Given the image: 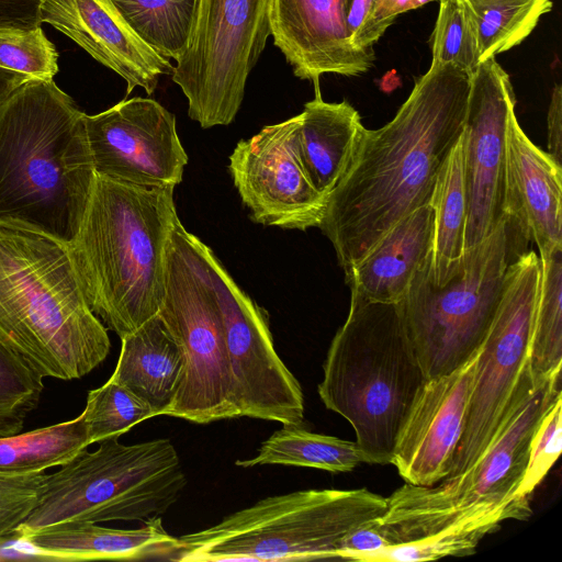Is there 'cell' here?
<instances>
[{"label":"cell","mask_w":562,"mask_h":562,"mask_svg":"<svg viewBox=\"0 0 562 562\" xmlns=\"http://www.w3.org/2000/svg\"><path fill=\"white\" fill-rule=\"evenodd\" d=\"M471 77L432 60L395 116L378 130L364 128L318 225L345 272L401 220L430 204L437 178L463 133Z\"/></svg>","instance_id":"cell-1"},{"label":"cell","mask_w":562,"mask_h":562,"mask_svg":"<svg viewBox=\"0 0 562 562\" xmlns=\"http://www.w3.org/2000/svg\"><path fill=\"white\" fill-rule=\"evenodd\" d=\"M85 115L54 80H26L0 104L1 222L75 239L97 177Z\"/></svg>","instance_id":"cell-2"},{"label":"cell","mask_w":562,"mask_h":562,"mask_svg":"<svg viewBox=\"0 0 562 562\" xmlns=\"http://www.w3.org/2000/svg\"><path fill=\"white\" fill-rule=\"evenodd\" d=\"M0 342L43 378L78 380L111 348L90 308L69 244L0 221Z\"/></svg>","instance_id":"cell-3"},{"label":"cell","mask_w":562,"mask_h":562,"mask_svg":"<svg viewBox=\"0 0 562 562\" xmlns=\"http://www.w3.org/2000/svg\"><path fill=\"white\" fill-rule=\"evenodd\" d=\"M175 188H143L101 176L69 244L92 312L120 338L158 314L166 254L179 218Z\"/></svg>","instance_id":"cell-4"},{"label":"cell","mask_w":562,"mask_h":562,"mask_svg":"<svg viewBox=\"0 0 562 562\" xmlns=\"http://www.w3.org/2000/svg\"><path fill=\"white\" fill-rule=\"evenodd\" d=\"M350 292L348 315L330 342L317 392L326 408L351 425L372 464H391L401 427L428 379L400 303Z\"/></svg>","instance_id":"cell-5"},{"label":"cell","mask_w":562,"mask_h":562,"mask_svg":"<svg viewBox=\"0 0 562 562\" xmlns=\"http://www.w3.org/2000/svg\"><path fill=\"white\" fill-rule=\"evenodd\" d=\"M562 398L561 376L532 383L520 395L485 453L467 471L439 484L404 483L386 497L376 522L391 544L422 539L465 525L501 528L527 520L530 498L518 495L532 435L548 409Z\"/></svg>","instance_id":"cell-6"},{"label":"cell","mask_w":562,"mask_h":562,"mask_svg":"<svg viewBox=\"0 0 562 562\" xmlns=\"http://www.w3.org/2000/svg\"><path fill=\"white\" fill-rule=\"evenodd\" d=\"M521 221L506 211L494 231L465 249L443 283L431 277V256L417 269L400 303L407 336L427 379L448 374L480 350L496 314L509 266L531 249Z\"/></svg>","instance_id":"cell-7"},{"label":"cell","mask_w":562,"mask_h":562,"mask_svg":"<svg viewBox=\"0 0 562 562\" xmlns=\"http://www.w3.org/2000/svg\"><path fill=\"white\" fill-rule=\"evenodd\" d=\"M99 443L46 474L35 506L15 531L20 540L68 524L147 520L178 501L187 477L169 439Z\"/></svg>","instance_id":"cell-8"},{"label":"cell","mask_w":562,"mask_h":562,"mask_svg":"<svg viewBox=\"0 0 562 562\" xmlns=\"http://www.w3.org/2000/svg\"><path fill=\"white\" fill-rule=\"evenodd\" d=\"M386 498L367 487L304 490L270 496L218 524L178 538L173 561L338 559L339 541L380 517Z\"/></svg>","instance_id":"cell-9"},{"label":"cell","mask_w":562,"mask_h":562,"mask_svg":"<svg viewBox=\"0 0 562 562\" xmlns=\"http://www.w3.org/2000/svg\"><path fill=\"white\" fill-rule=\"evenodd\" d=\"M198 237L178 218L166 254V291L158 312L177 340L183 371L166 415L196 424L238 417L233 404L225 331Z\"/></svg>","instance_id":"cell-10"},{"label":"cell","mask_w":562,"mask_h":562,"mask_svg":"<svg viewBox=\"0 0 562 562\" xmlns=\"http://www.w3.org/2000/svg\"><path fill=\"white\" fill-rule=\"evenodd\" d=\"M541 261L529 249L508 268L488 333L477 352L464 426L452 472L470 469L488 449L516 402L535 383L529 348Z\"/></svg>","instance_id":"cell-11"},{"label":"cell","mask_w":562,"mask_h":562,"mask_svg":"<svg viewBox=\"0 0 562 562\" xmlns=\"http://www.w3.org/2000/svg\"><path fill=\"white\" fill-rule=\"evenodd\" d=\"M270 0H198L186 53L171 79L202 128L231 124L270 36Z\"/></svg>","instance_id":"cell-12"},{"label":"cell","mask_w":562,"mask_h":562,"mask_svg":"<svg viewBox=\"0 0 562 562\" xmlns=\"http://www.w3.org/2000/svg\"><path fill=\"white\" fill-rule=\"evenodd\" d=\"M198 249L223 318L238 417L302 425L303 391L274 349L267 317L200 238Z\"/></svg>","instance_id":"cell-13"},{"label":"cell","mask_w":562,"mask_h":562,"mask_svg":"<svg viewBox=\"0 0 562 562\" xmlns=\"http://www.w3.org/2000/svg\"><path fill=\"white\" fill-rule=\"evenodd\" d=\"M516 98L508 74L490 57L471 77L461 136L468 199L465 249L486 238L505 216L507 130Z\"/></svg>","instance_id":"cell-14"},{"label":"cell","mask_w":562,"mask_h":562,"mask_svg":"<svg viewBox=\"0 0 562 562\" xmlns=\"http://www.w3.org/2000/svg\"><path fill=\"white\" fill-rule=\"evenodd\" d=\"M300 114L266 125L239 140L229 156L234 186L254 222L283 229L318 227L326 198L312 184L302 164Z\"/></svg>","instance_id":"cell-15"},{"label":"cell","mask_w":562,"mask_h":562,"mask_svg":"<svg viewBox=\"0 0 562 562\" xmlns=\"http://www.w3.org/2000/svg\"><path fill=\"white\" fill-rule=\"evenodd\" d=\"M95 173L143 188H175L182 181L188 155L176 117L150 98L124 99L85 115Z\"/></svg>","instance_id":"cell-16"},{"label":"cell","mask_w":562,"mask_h":562,"mask_svg":"<svg viewBox=\"0 0 562 562\" xmlns=\"http://www.w3.org/2000/svg\"><path fill=\"white\" fill-rule=\"evenodd\" d=\"M476 356L448 374L428 379L418 392L391 460L405 483L431 486L451 474Z\"/></svg>","instance_id":"cell-17"},{"label":"cell","mask_w":562,"mask_h":562,"mask_svg":"<svg viewBox=\"0 0 562 562\" xmlns=\"http://www.w3.org/2000/svg\"><path fill=\"white\" fill-rule=\"evenodd\" d=\"M347 5L348 0H270L273 44L295 77L313 82L315 94L323 75L359 76L375 59L351 44Z\"/></svg>","instance_id":"cell-18"},{"label":"cell","mask_w":562,"mask_h":562,"mask_svg":"<svg viewBox=\"0 0 562 562\" xmlns=\"http://www.w3.org/2000/svg\"><path fill=\"white\" fill-rule=\"evenodd\" d=\"M41 19L122 77L126 95L136 87L151 94L159 77L172 74L170 61L131 29L111 0H45Z\"/></svg>","instance_id":"cell-19"},{"label":"cell","mask_w":562,"mask_h":562,"mask_svg":"<svg viewBox=\"0 0 562 562\" xmlns=\"http://www.w3.org/2000/svg\"><path fill=\"white\" fill-rule=\"evenodd\" d=\"M505 206L526 227L539 258L562 248V166L529 139L516 113L507 130Z\"/></svg>","instance_id":"cell-20"},{"label":"cell","mask_w":562,"mask_h":562,"mask_svg":"<svg viewBox=\"0 0 562 562\" xmlns=\"http://www.w3.org/2000/svg\"><path fill=\"white\" fill-rule=\"evenodd\" d=\"M434 211L430 204L401 220L370 252L345 272L346 283L364 299L398 303L417 269L431 256Z\"/></svg>","instance_id":"cell-21"},{"label":"cell","mask_w":562,"mask_h":562,"mask_svg":"<svg viewBox=\"0 0 562 562\" xmlns=\"http://www.w3.org/2000/svg\"><path fill=\"white\" fill-rule=\"evenodd\" d=\"M41 559L52 561L148 560L172 561L178 538L164 528L159 516L137 529H114L76 522L44 529L21 539Z\"/></svg>","instance_id":"cell-22"},{"label":"cell","mask_w":562,"mask_h":562,"mask_svg":"<svg viewBox=\"0 0 562 562\" xmlns=\"http://www.w3.org/2000/svg\"><path fill=\"white\" fill-rule=\"evenodd\" d=\"M364 128L346 100L326 102L317 93L304 104L297 131L300 157L310 181L326 199L348 170Z\"/></svg>","instance_id":"cell-23"},{"label":"cell","mask_w":562,"mask_h":562,"mask_svg":"<svg viewBox=\"0 0 562 562\" xmlns=\"http://www.w3.org/2000/svg\"><path fill=\"white\" fill-rule=\"evenodd\" d=\"M119 360L111 380L145 401L155 415H166L183 371L180 346L159 314L121 338Z\"/></svg>","instance_id":"cell-24"},{"label":"cell","mask_w":562,"mask_h":562,"mask_svg":"<svg viewBox=\"0 0 562 562\" xmlns=\"http://www.w3.org/2000/svg\"><path fill=\"white\" fill-rule=\"evenodd\" d=\"M430 205L434 211L431 277L435 283L441 284L459 269L465 254L468 199L461 137L437 178Z\"/></svg>","instance_id":"cell-25"},{"label":"cell","mask_w":562,"mask_h":562,"mask_svg":"<svg viewBox=\"0 0 562 562\" xmlns=\"http://www.w3.org/2000/svg\"><path fill=\"white\" fill-rule=\"evenodd\" d=\"M235 463L241 468L279 464L338 473L372 461L356 441L311 432L302 425H283L260 445L254 458Z\"/></svg>","instance_id":"cell-26"},{"label":"cell","mask_w":562,"mask_h":562,"mask_svg":"<svg viewBox=\"0 0 562 562\" xmlns=\"http://www.w3.org/2000/svg\"><path fill=\"white\" fill-rule=\"evenodd\" d=\"M90 446L78 417L47 427L0 437V476H22L60 467Z\"/></svg>","instance_id":"cell-27"},{"label":"cell","mask_w":562,"mask_h":562,"mask_svg":"<svg viewBox=\"0 0 562 562\" xmlns=\"http://www.w3.org/2000/svg\"><path fill=\"white\" fill-rule=\"evenodd\" d=\"M540 261V288L529 348V371L535 383L560 378L562 367V248Z\"/></svg>","instance_id":"cell-28"},{"label":"cell","mask_w":562,"mask_h":562,"mask_svg":"<svg viewBox=\"0 0 562 562\" xmlns=\"http://www.w3.org/2000/svg\"><path fill=\"white\" fill-rule=\"evenodd\" d=\"M131 29L158 55L178 61L192 34L198 0H111Z\"/></svg>","instance_id":"cell-29"},{"label":"cell","mask_w":562,"mask_h":562,"mask_svg":"<svg viewBox=\"0 0 562 562\" xmlns=\"http://www.w3.org/2000/svg\"><path fill=\"white\" fill-rule=\"evenodd\" d=\"M473 15L480 63L519 45L552 9L551 0H465Z\"/></svg>","instance_id":"cell-30"},{"label":"cell","mask_w":562,"mask_h":562,"mask_svg":"<svg viewBox=\"0 0 562 562\" xmlns=\"http://www.w3.org/2000/svg\"><path fill=\"white\" fill-rule=\"evenodd\" d=\"M80 416L92 445L119 438L133 426L156 415L145 401L109 379L100 387L88 392Z\"/></svg>","instance_id":"cell-31"},{"label":"cell","mask_w":562,"mask_h":562,"mask_svg":"<svg viewBox=\"0 0 562 562\" xmlns=\"http://www.w3.org/2000/svg\"><path fill=\"white\" fill-rule=\"evenodd\" d=\"M43 375L0 342V437L20 434L44 391Z\"/></svg>","instance_id":"cell-32"},{"label":"cell","mask_w":562,"mask_h":562,"mask_svg":"<svg viewBox=\"0 0 562 562\" xmlns=\"http://www.w3.org/2000/svg\"><path fill=\"white\" fill-rule=\"evenodd\" d=\"M431 34L432 60L473 75L480 64L477 32L465 0H439Z\"/></svg>","instance_id":"cell-33"},{"label":"cell","mask_w":562,"mask_h":562,"mask_svg":"<svg viewBox=\"0 0 562 562\" xmlns=\"http://www.w3.org/2000/svg\"><path fill=\"white\" fill-rule=\"evenodd\" d=\"M495 529L467 525L437 535L391 544L367 555L362 562H418L446 557H465L476 551L480 542Z\"/></svg>","instance_id":"cell-34"},{"label":"cell","mask_w":562,"mask_h":562,"mask_svg":"<svg viewBox=\"0 0 562 562\" xmlns=\"http://www.w3.org/2000/svg\"><path fill=\"white\" fill-rule=\"evenodd\" d=\"M58 53L41 26L31 31H0V67L29 79L53 80Z\"/></svg>","instance_id":"cell-35"},{"label":"cell","mask_w":562,"mask_h":562,"mask_svg":"<svg viewBox=\"0 0 562 562\" xmlns=\"http://www.w3.org/2000/svg\"><path fill=\"white\" fill-rule=\"evenodd\" d=\"M562 398H559L544 414L536 428L528 451L527 464L518 486L520 496L530 498L562 450Z\"/></svg>","instance_id":"cell-36"},{"label":"cell","mask_w":562,"mask_h":562,"mask_svg":"<svg viewBox=\"0 0 562 562\" xmlns=\"http://www.w3.org/2000/svg\"><path fill=\"white\" fill-rule=\"evenodd\" d=\"M46 473L0 476V541L15 536L19 525L35 506Z\"/></svg>","instance_id":"cell-37"},{"label":"cell","mask_w":562,"mask_h":562,"mask_svg":"<svg viewBox=\"0 0 562 562\" xmlns=\"http://www.w3.org/2000/svg\"><path fill=\"white\" fill-rule=\"evenodd\" d=\"M419 7V0H374L372 11L356 40V47L373 53V44L394 23L395 19L400 14Z\"/></svg>","instance_id":"cell-38"},{"label":"cell","mask_w":562,"mask_h":562,"mask_svg":"<svg viewBox=\"0 0 562 562\" xmlns=\"http://www.w3.org/2000/svg\"><path fill=\"white\" fill-rule=\"evenodd\" d=\"M389 546L390 540L374 518L352 529L339 541L338 559L362 562L370 553Z\"/></svg>","instance_id":"cell-39"},{"label":"cell","mask_w":562,"mask_h":562,"mask_svg":"<svg viewBox=\"0 0 562 562\" xmlns=\"http://www.w3.org/2000/svg\"><path fill=\"white\" fill-rule=\"evenodd\" d=\"M45 0H0V31H31L42 24Z\"/></svg>","instance_id":"cell-40"},{"label":"cell","mask_w":562,"mask_h":562,"mask_svg":"<svg viewBox=\"0 0 562 562\" xmlns=\"http://www.w3.org/2000/svg\"><path fill=\"white\" fill-rule=\"evenodd\" d=\"M548 154L553 160L562 162V87L554 86L548 110ZM562 166V165H561Z\"/></svg>","instance_id":"cell-41"},{"label":"cell","mask_w":562,"mask_h":562,"mask_svg":"<svg viewBox=\"0 0 562 562\" xmlns=\"http://www.w3.org/2000/svg\"><path fill=\"white\" fill-rule=\"evenodd\" d=\"M373 2L374 0H348L347 27L350 33L351 44L355 47L356 40L372 11Z\"/></svg>","instance_id":"cell-42"},{"label":"cell","mask_w":562,"mask_h":562,"mask_svg":"<svg viewBox=\"0 0 562 562\" xmlns=\"http://www.w3.org/2000/svg\"><path fill=\"white\" fill-rule=\"evenodd\" d=\"M26 80V76L0 67V104Z\"/></svg>","instance_id":"cell-43"}]
</instances>
